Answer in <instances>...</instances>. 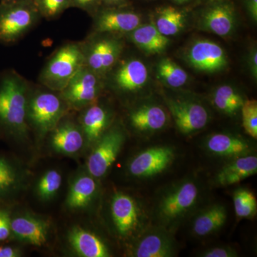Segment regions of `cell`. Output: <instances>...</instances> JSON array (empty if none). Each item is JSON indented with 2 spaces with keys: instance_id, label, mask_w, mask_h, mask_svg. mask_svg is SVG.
<instances>
[{
  "instance_id": "1",
  "label": "cell",
  "mask_w": 257,
  "mask_h": 257,
  "mask_svg": "<svg viewBox=\"0 0 257 257\" xmlns=\"http://www.w3.org/2000/svg\"><path fill=\"white\" fill-rule=\"evenodd\" d=\"M28 94L23 79L10 72L0 77V135L23 137L28 130Z\"/></svg>"
},
{
  "instance_id": "2",
  "label": "cell",
  "mask_w": 257,
  "mask_h": 257,
  "mask_svg": "<svg viewBox=\"0 0 257 257\" xmlns=\"http://www.w3.org/2000/svg\"><path fill=\"white\" fill-rule=\"evenodd\" d=\"M85 55L77 44H67L55 52L41 74V82L52 90L62 91L82 68Z\"/></svg>"
},
{
  "instance_id": "3",
  "label": "cell",
  "mask_w": 257,
  "mask_h": 257,
  "mask_svg": "<svg viewBox=\"0 0 257 257\" xmlns=\"http://www.w3.org/2000/svg\"><path fill=\"white\" fill-rule=\"evenodd\" d=\"M38 14L33 0L0 3V42L18 40L35 23Z\"/></svg>"
},
{
  "instance_id": "4",
  "label": "cell",
  "mask_w": 257,
  "mask_h": 257,
  "mask_svg": "<svg viewBox=\"0 0 257 257\" xmlns=\"http://www.w3.org/2000/svg\"><path fill=\"white\" fill-rule=\"evenodd\" d=\"M199 190L192 181H184L171 189L160 199L157 215L167 226L175 225L192 210L199 199Z\"/></svg>"
},
{
  "instance_id": "5",
  "label": "cell",
  "mask_w": 257,
  "mask_h": 257,
  "mask_svg": "<svg viewBox=\"0 0 257 257\" xmlns=\"http://www.w3.org/2000/svg\"><path fill=\"white\" fill-rule=\"evenodd\" d=\"M62 99L53 93H37L28 100V121L40 136L50 133L64 114Z\"/></svg>"
},
{
  "instance_id": "6",
  "label": "cell",
  "mask_w": 257,
  "mask_h": 257,
  "mask_svg": "<svg viewBox=\"0 0 257 257\" xmlns=\"http://www.w3.org/2000/svg\"><path fill=\"white\" fill-rule=\"evenodd\" d=\"M124 141V134L117 126L103 134L88 158V173L95 179L104 177L117 158Z\"/></svg>"
},
{
  "instance_id": "7",
  "label": "cell",
  "mask_w": 257,
  "mask_h": 257,
  "mask_svg": "<svg viewBox=\"0 0 257 257\" xmlns=\"http://www.w3.org/2000/svg\"><path fill=\"white\" fill-rule=\"evenodd\" d=\"M175 150L170 147H150L136 155L128 166L130 175L147 178L162 173L173 162Z\"/></svg>"
},
{
  "instance_id": "8",
  "label": "cell",
  "mask_w": 257,
  "mask_h": 257,
  "mask_svg": "<svg viewBox=\"0 0 257 257\" xmlns=\"http://www.w3.org/2000/svg\"><path fill=\"white\" fill-rule=\"evenodd\" d=\"M100 91V82L96 72L84 66L62 89V98L73 106H82L94 102Z\"/></svg>"
},
{
  "instance_id": "9",
  "label": "cell",
  "mask_w": 257,
  "mask_h": 257,
  "mask_svg": "<svg viewBox=\"0 0 257 257\" xmlns=\"http://www.w3.org/2000/svg\"><path fill=\"white\" fill-rule=\"evenodd\" d=\"M167 104L175 120L176 126L184 135L202 130L209 121L207 109L200 104L168 99Z\"/></svg>"
},
{
  "instance_id": "10",
  "label": "cell",
  "mask_w": 257,
  "mask_h": 257,
  "mask_svg": "<svg viewBox=\"0 0 257 257\" xmlns=\"http://www.w3.org/2000/svg\"><path fill=\"white\" fill-rule=\"evenodd\" d=\"M187 60L193 67L206 72L221 70L228 63L222 47L209 40L195 42L189 49Z\"/></svg>"
},
{
  "instance_id": "11",
  "label": "cell",
  "mask_w": 257,
  "mask_h": 257,
  "mask_svg": "<svg viewBox=\"0 0 257 257\" xmlns=\"http://www.w3.org/2000/svg\"><path fill=\"white\" fill-rule=\"evenodd\" d=\"M23 167L14 157L0 154V207H6L23 189Z\"/></svg>"
},
{
  "instance_id": "12",
  "label": "cell",
  "mask_w": 257,
  "mask_h": 257,
  "mask_svg": "<svg viewBox=\"0 0 257 257\" xmlns=\"http://www.w3.org/2000/svg\"><path fill=\"white\" fill-rule=\"evenodd\" d=\"M10 226L11 236L30 244L43 246L48 239L50 224L41 218L10 212Z\"/></svg>"
},
{
  "instance_id": "13",
  "label": "cell",
  "mask_w": 257,
  "mask_h": 257,
  "mask_svg": "<svg viewBox=\"0 0 257 257\" xmlns=\"http://www.w3.org/2000/svg\"><path fill=\"white\" fill-rule=\"evenodd\" d=\"M111 217L121 236L133 234L140 224V211L135 199L127 194L117 193L111 204Z\"/></svg>"
},
{
  "instance_id": "14",
  "label": "cell",
  "mask_w": 257,
  "mask_h": 257,
  "mask_svg": "<svg viewBox=\"0 0 257 257\" xmlns=\"http://www.w3.org/2000/svg\"><path fill=\"white\" fill-rule=\"evenodd\" d=\"M175 241L169 234L154 230L144 235L133 250L136 257H171L175 256Z\"/></svg>"
},
{
  "instance_id": "15",
  "label": "cell",
  "mask_w": 257,
  "mask_h": 257,
  "mask_svg": "<svg viewBox=\"0 0 257 257\" xmlns=\"http://www.w3.org/2000/svg\"><path fill=\"white\" fill-rule=\"evenodd\" d=\"M67 237L71 248L79 256H110L109 248L104 241L84 228L74 226L69 231Z\"/></svg>"
},
{
  "instance_id": "16",
  "label": "cell",
  "mask_w": 257,
  "mask_h": 257,
  "mask_svg": "<svg viewBox=\"0 0 257 257\" xmlns=\"http://www.w3.org/2000/svg\"><path fill=\"white\" fill-rule=\"evenodd\" d=\"M121 45L114 40H101L91 47L85 55L88 67L96 73L106 72L110 69L119 57Z\"/></svg>"
},
{
  "instance_id": "17",
  "label": "cell",
  "mask_w": 257,
  "mask_h": 257,
  "mask_svg": "<svg viewBox=\"0 0 257 257\" xmlns=\"http://www.w3.org/2000/svg\"><path fill=\"white\" fill-rule=\"evenodd\" d=\"M257 158L253 155L236 157L229 165L223 167L216 177L219 185L229 186L237 184L243 179L256 175Z\"/></svg>"
},
{
  "instance_id": "18",
  "label": "cell",
  "mask_w": 257,
  "mask_h": 257,
  "mask_svg": "<svg viewBox=\"0 0 257 257\" xmlns=\"http://www.w3.org/2000/svg\"><path fill=\"white\" fill-rule=\"evenodd\" d=\"M52 132L51 145L58 153L74 155L84 145V137L82 132L72 123L57 125Z\"/></svg>"
},
{
  "instance_id": "19",
  "label": "cell",
  "mask_w": 257,
  "mask_h": 257,
  "mask_svg": "<svg viewBox=\"0 0 257 257\" xmlns=\"http://www.w3.org/2000/svg\"><path fill=\"white\" fill-rule=\"evenodd\" d=\"M141 19L131 12H103L96 21V30L99 32H130L140 26Z\"/></svg>"
},
{
  "instance_id": "20",
  "label": "cell",
  "mask_w": 257,
  "mask_h": 257,
  "mask_svg": "<svg viewBox=\"0 0 257 257\" xmlns=\"http://www.w3.org/2000/svg\"><path fill=\"white\" fill-rule=\"evenodd\" d=\"M235 18L234 10L229 5H215L206 12L202 18L203 28L221 37L233 31Z\"/></svg>"
},
{
  "instance_id": "21",
  "label": "cell",
  "mask_w": 257,
  "mask_h": 257,
  "mask_svg": "<svg viewBox=\"0 0 257 257\" xmlns=\"http://www.w3.org/2000/svg\"><path fill=\"white\" fill-rule=\"evenodd\" d=\"M97 192L95 178L88 175H79L74 179L69 189L66 204L73 210H78L89 205Z\"/></svg>"
},
{
  "instance_id": "22",
  "label": "cell",
  "mask_w": 257,
  "mask_h": 257,
  "mask_svg": "<svg viewBox=\"0 0 257 257\" xmlns=\"http://www.w3.org/2000/svg\"><path fill=\"white\" fill-rule=\"evenodd\" d=\"M206 147L211 153L220 157H238L248 155L250 145L242 139L215 134L208 139Z\"/></svg>"
},
{
  "instance_id": "23",
  "label": "cell",
  "mask_w": 257,
  "mask_h": 257,
  "mask_svg": "<svg viewBox=\"0 0 257 257\" xmlns=\"http://www.w3.org/2000/svg\"><path fill=\"white\" fill-rule=\"evenodd\" d=\"M110 115L102 106L92 105L82 116V133L89 145H94L105 133Z\"/></svg>"
},
{
  "instance_id": "24",
  "label": "cell",
  "mask_w": 257,
  "mask_h": 257,
  "mask_svg": "<svg viewBox=\"0 0 257 257\" xmlns=\"http://www.w3.org/2000/svg\"><path fill=\"white\" fill-rule=\"evenodd\" d=\"M114 79L116 85L121 90H138L146 84L148 71L141 61H128L118 69Z\"/></svg>"
},
{
  "instance_id": "25",
  "label": "cell",
  "mask_w": 257,
  "mask_h": 257,
  "mask_svg": "<svg viewBox=\"0 0 257 257\" xmlns=\"http://www.w3.org/2000/svg\"><path fill=\"white\" fill-rule=\"evenodd\" d=\"M227 219V212L219 204L211 206L194 219L192 231L195 236L204 237L220 229Z\"/></svg>"
},
{
  "instance_id": "26",
  "label": "cell",
  "mask_w": 257,
  "mask_h": 257,
  "mask_svg": "<svg viewBox=\"0 0 257 257\" xmlns=\"http://www.w3.org/2000/svg\"><path fill=\"white\" fill-rule=\"evenodd\" d=\"M132 124L141 132L160 130L167 124V116L160 106L145 105L134 111L130 116Z\"/></svg>"
},
{
  "instance_id": "27",
  "label": "cell",
  "mask_w": 257,
  "mask_h": 257,
  "mask_svg": "<svg viewBox=\"0 0 257 257\" xmlns=\"http://www.w3.org/2000/svg\"><path fill=\"white\" fill-rule=\"evenodd\" d=\"M131 38L137 46L150 54L163 52L170 42L153 25L139 26L133 30Z\"/></svg>"
},
{
  "instance_id": "28",
  "label": "cell",
  "mask_w": 257,
  "mask_h": 257,
  "mask_svg": "<svg viewBox=\"0 0 257 257\" xmlns=\"http://www.w3.org/2000/svg\"><path fill=\"white\" fill-rule=\"evenodd\" d=\"M214 105L227 114H234L242 107L244 100L234 88L229 85L221 86L216 89L213 97Z\"/></svg>"
},
{
  "instance_id": "29",
  "label": "cell",
  "mask_w": 257,
  "mask_h": 257,
  "mask_svg": "<svg viewBox=\"0 0 257 257\" xmlns=\"http://www.w3.org/2000/svg\"><path fill=\"white\" fill-rule=\"evenodd\" d=\"M155 26L165 36L177 35L184 27L183 13L172 7L164 8L159 13Z\"/></svg>"
},
{
  "instance_id": "30",
  "label": "cell",
  "mask_w": 257,
  "mask_h": 257,
  "mask_svg": "<svg viewBox=\"0 0 257 257\" xmlns=\"http://www.w3.org/2000/svg\"><path fill=\"white\" fill-rule=\"evenodd\" d=\"M159 77L172 87L183 86L188 79L187 72L170 59L161 61L157 67Z\"/></svg>"
},
{
  "instance_id": "31",
  "label": "cell",
  "mask_w": 257,
  "mask_h": 257,
  "mask_svg": "<svg viewBox=\"0 0 257 257\" xmlns=\"http://www.w3.org/2000/svg\"><path fill=\"white\" fill-rule=\"evenodd\" d=\"M233 200L237 217L251 218L256 214L257 201L252 192L247 189H238L234 192Z\"/></svg>"
},
{
  "instance_id": "32",
  "label": "cell",
  "mask_w": 257,
  "mask_h": 257,
  "mask_svg": "<svg viewBox=\"0 0 257 257\" xmlns=\"http://www.w3.org/2000/svg\"><path fill=\"white\" fill-rule=\"evenodd\" d=\"M62 182V175L58 171H47L37 183V195L42 200H49L52 199L60 190Z\"/></svg>"
},
{
  "instance_id": "33",
  "label": "cell",
  "mask_w": 257,
  "mask_h": 257,
  "mask_svg": "<svg viewBox=\"0 0 257 257\" xmlns=\"http://www.w3.org/2000/svg\"><path fill=\"white\" fill-rule=\"evenodd\" d=\"M243 126L245 131L253 139L257 138V101H244L242 107Z\"/></svg>"
},
{
  "instance_id": "34",
  "label": "cell",
  "mask_w": 257,
  "mask_h": 257,
  "mask_svg": "<svg viewBox=\"0 0 257 257\" xmlns=\"http://www.w3.org/2000/svg\"><path fill=\"white\" fill-rule=\"evenodd\" d=\"M39 13L47 18L58 16L69 5L70 0H33Z\"/></svg>"
},
{
  "instance_id": "35",
  "label": "cell",
  "mask_w": 257,
  "mask_h": 257,
  "mask_svg": "<svg viewBox=\"0 0 257 257\" xmlns=\"http://www.w3.org/2000/svg\"><path fill=\"white\" fill-rule=\"evenodd\" d=\"M11 236L10 211L8 207H0V243L4 242Z\"/></svg>"
},
{
  "instance_id": "36",
  "label": "cell",
  "mask_w": 257,
  "mask_h": 257,
  "mask_svg": "<svg viewBox=\"0 0 257 257\" xmlns=\"http://www.w3.org/2000/svg\"><path fill=\"white\" fill-rule=\"evenodd\" d=\"M237 256V253L229 246H217L209 248L201 253V256L204 257H234Z\"/></svg>"
},
{
  "instance_id": "37",
  "label": "cell",
  "mask_w": 257,
  "mask_h": 257,
  "mask_svg": "<svg viewBox=\"0 0 257 257\" xmlns=\"http://www.w3.org/2000/svg\"><path fill=\"white\" fill-rule=\"evenodd\" d=\"M20 248L11 245H0V257H18L21 256Z\"/></svg>"
},
{
  "instance_id": "38",
  "label": "cell",
  "mask_w": 257,
  "mask_h": 257,
  "mask_svg": "<svg viewBox=\"0 0 257 257\" xmlns=\"http://www.w3.org/2000/svg\"><path fill=\"white\" fill-rule=\"evenodd\" d=\"M96 0H70V4L82 9H87L95 3Z\"/></svg>"
},
{
  "instance_id": "39",
  "label": "cell",
  "mask_w": 257,
  "mask_h": 257,
  "mask_svg": "<svg viewBox=\"0 0 257 257\" xmlns=\"http://www.w3.org/2000/svg\"><path fill=\"white\" fill-rule=\"evenodd\" d=\"M248 10L253 20H257V0H248Z\"/></svg>"
},
{
  "instance_id": "40",
  "label": "cell",
  "mask_w": 257,
  "mask_h": 257,
  "mask_svg": "<svg viewBox=\"0 0 257 257\" xmlns=\"http://www.w3.org/2000/svg\"><path fill=\"white\" fill-rule=\"evenodd\" d=\"M250 59H251V71H252L253 75L255 77H256V73H257V54L256 51H253L252 54H251V57H250Z\"/></svg>"
},
{
  "instance_id": "41",
  "label": "cell",
  "mask_w": 257,
  "mask_h": 257,
  "mask_svg": "<svg viewBox=\"0 0 257 257\" xmlns=\"http://www.w3.org/2000/svg\"><path fill=\"white\" fill-rule=\"evenodd\" d=\"M23 1V0H1L0 3H15V2Z\"/></svg>"
},
{
  "instance_id": "42",
  "label": "cell",
  "mask_w": 257,
  "mask_h": 257,
  "mask_svg": "<svg viewBox=\"0 0 257 257\" xmlns=\"http://www.w3.org/2000/svg\"><path fill=\"white\" fill-rule=\"evenodd\" d=\"M175 1L179 2V3H182V2L187 1V0H175Z\"/></svg>"
},
{
  "instance_id": "43",
  "label": "cell",
  "mask_w": 257,
  "mask_h": 257,
  "mask_svg": "<svg viewBox=\"0 0 257 257\" xmlns=\"http://www.w3.org/2000/svg\"><path fill=\"white\" fill-rule=\"evenodd\" d=\"M108 1L114 2V0H108Z\"/></svg>"
},
{
  "instance_id": "44",
  "label": "cell",
  "mask_w": 257,
  "mask_h": 257,
  "mask_svg": "<svg viewBox=\"0 0 257 257\" xmlns=\"http://www.w3.org/2000/svg\"><path fill=\"white\" fill-rule=\"evenodd\" d=\"M119 1V0H114V2Z\"/></svg>"
}]
</instances>
